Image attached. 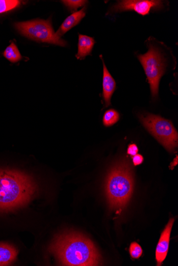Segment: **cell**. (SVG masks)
<instances>
[{
	"instance_id": "6da1fadb",
	"label": "cell",
	"mask_w": 178,
	"mask_h": 266,
	"mask_svg": "<svg viewBox=\"0 0 178 266\" xmlns=\"http://www.w3.org/2000/svg\"><path fill=\"white\" fill-rule=\"evenodd\" d=\"M63 266H98L101 257L90 239L76 233H65L55 239L50 248Z\"/></svg>"
},
{
	"instance_id": "7a4b0ae2",
	"label": "cell",
	"mask_w": 178,
	"mask_h": 266,
	"mask_svg": "<svg viewBox=\"0 0 178 266\" xmlns=\"http://www.w3.org/2000/svg\"><path fill=\"white\" fill-rule=\"evenodd\" d=\"M36 191V184L29 176L18 171L0 170V211L22 207Z\"/></svg>"
},
{
	"instance_id": "3957f363",
	"label": "cell",
	"mask_w": 178,
	"mask_h": 266,
	"mask_svg": "<svg viewBox=\"0 0 178 266\" xmlns=\"http://www.w3.org/2000/svg\"><path fill=\"white\" fill-rule=\"evenodd\" d=\"M134 188L133 171L129 163L123 161L115 164L109 172L105 184L110 208L120 212L129 202Z\"/></svg>"
},
{
	"instance_id": "277c9868",
	"label": "cell",
	"mask_w": 178,
	"mask_h": 266,
	"mask_svg": "<svg viewBox=\"0 0 178 266\" xmlns=\"http://www.w3.org/2000/svg\"><path fill=\"white\" fill-rule=\"evenodd\" d=\"M141 123L170 152L178 146V135L172 122L161 116L143 113L138 115Z\"/></svg>"
},
{
	"instance_id": "5b68a950",
	"label": "cell",
	"mask_w": 178,
	"mask_h": 266,
	"mask_svg": "<svg viewBox=\"0 0 178 266\" xmlns=\"http://www.w3.org/2000/svg\"><path fill=\"white\" fill-rule=\"evenodd\" d=\"M148 46V52L137 58L143 66L150 85L151 97L155 100L159 95L160 82L166 71V60L159 48L151 44Z\"/></svg>"
},
{
	"instance_id": "8992f818",
	"label": "cell",
	"mask_w": 178,
	"mask_h": 266,
	"mask_svg": "<svg viewBox=\"0 0 178 266\" xmlns=\"http://www.w3.org/2000/svg\"><path fill=\"white\" fill-rule=\"evenodd\" d=\"M15 28L21 34L35 41L65 46L67 43L58 37L52 28L50 20L16 23Z\"/></svg>"
},
{
	"instance_id": "52a82bcc",
	"label": "cell",
	"mask_w": 178,
	"mask_h": 266,
	"mask_svg": "<svg viewBox=\"0 0 178 266\" xmlns=\"http://www.w3.org/2000/svg\"><path fill=\"white\" fill-rule=\"evenodd\" d=\"M164 2L158 0H124L118 2L111 8L114 12L134 11L142 16L149 14L151 11L162 9Z\"/></svg>"
},
{
	"instance_id": "ba28073f",
	"label": "cell",
	"mask_w": 178,
	"mask_h": 266,
	"mask_svg": "<svg viewBox=\"0 0 178 266\" xmlns=\"http://www.w3.org/2000/svg\"><path fill=\"white\" fill-rule=\"evenodd\" d=\"M174 222V218L170 219L166 228H165L162 233L156 250V259L157 266H161L167 256L171 232V230H172Z\"/></svg>"
},
{
	"instance_id": "9c48e42d",
	"label": "cell",
	"mask_w": 178,
	"mask_h": 266,
	"mask_svg": "<svg viewBox=\"0 0 178 266\" xmlns=\"http://www.w3.org/2000/svg\"><path fill=\"white\" fill-rule=\"evenodd\" d=\"M100 57L103 64V97L105 106L107 108L111 105V98L116 89V82L105 65L102 56Z\"/></svg>"
},
{
	"instance_id": "30bf717a",
	"label": "cell",
	"mask_w": 178,
	"mask_h": 266,
	"mask_svg": "<svg viewBox=\"0 0 178 266\" xmlns=\"http://www.w3.org/2000/svg\"><path fill=\"white\" fill-rule=\"evenodd\" d=\"M85 9L86 8L84 7L80 11L72 13L71 15L66 19L60 28L56 32V35L61 37L66 32L80 23L82 19L85 16Z\"/></svg>"
},
{
	"instance_id": "8fae6325",
	"label": "cell",
	"mask_w": 178,
	"mask_h": 266,
	"mask_svg": "<svg viewBox=\"0 0 178 266\" xmlns=\"http://www.w3.org/2000/svg\"><path fill=\"white\" fill-rule=\"evenodd\" d=\"M17 255L18 251L14 246L0 243V266L11 265L16 260Z\"/></svg>"
},
{
	"instance_id": "7c38bea8",
	"label": "cell",
	"mask_w": 178,
	"mask_h": 266,
	"mask_svg": "<svg viewBox=\"0 0 178 266\" xmlns=\"http://www.w3.org/2000/svg\"><path fill=\"white\" fill-rule=\"evenodd\" d=\"M95 41L94 38L83 35H79L78 52L76 58L78 59H83L91 54L93 49Z\"/></svg>"
},
{
	"instance_id": "4fadbf2b",
	"label": "cell",
	"mask_w": 178,
	"mask_h": 266,
	"mask_svg": "<svg viewBox=\"0 0 178 266\" xmlns=\"http://www.w3.org/2000/svg\"><path fill=\"white\" fill-rule=\"evenodd\" d=\"M3 55L6 59L12 63L17 62L22 59L21 53L14 43H11L8 47L6 48Z\"/></svg>"
},
{
	"instance_id": "5bb4252c",
	"label": "cell",
	"mask_w": 178,
	"mask_h": 266,
	"mask_svg": "<svg viewBox=\"0 0 178 266\" xmlns=\"http://www.w3.org/2000/svg\"><path fill=\"white\" fill-rule=\"evenodd\" d=\"M120 115L116 110L109 109L105 113L103 122L105 127H109L119 121Z\"/></svg>"
},
{
	"instance_id": "9a60e30c",
	"label": "cell",
	"mask_w": 178,
	"mask_h": 266,
	"mask_svg": "<svg viewBox=\"0 0 178 266\" xmlns=\"http://www.w3.org/2000/svg\"><path fill=\"white\" fill-rule=\"evenodd\" d=\"M21 4L17 0H0V13L14 9Z\"/></svg>"
},
{
	"instance_id": "2e32d148",
	"label": "cell",
	"mask_w": 178,
	"mask_h": 266,
	"mask_svg": "<svg viewBox=\"0 0 178 266\" xmlns=\"http://www.w3.org/2000/svg\"><path fill=\"white\" fill-rule=\"evenodd\" d=\"M129 251L131 256L134 259L140 258L142 254V247L137 242H133L131 244Z\"/></svg>"
},
{
	"instance_id": "e0dca14e",
	"label": "cell",
	"mask_w": 178,
	"mask_h": 266,
	"mask_svg": "<svg viewBox=\"0 0 178 266\" xmlns=\"http://www.w3.org/2000/svg\"><path fill=\"white\" fill-rule=\"evenodd\" d=\"M64 4L72 12L77 10L78 8L81 7L86 4V1H63Z\"/></svg>"
},
{
	"instance_id": "ac0fdd59",
	"label": "cell",
	"mask_w": 178,
	"mask_h": 266,
	"mask_svg": "<svg viewBox=\"0 0 178 266\" xmlns=\"http://www.w3.org/2000/svg\"><path fill=\"white\" fill-rule=\"evenodd\" d=\"M138 148L136 144H133L129 146L127 150L128 154L134 156L138 154Z\"/></svg>"
},
{
	"instance_id": "d6986e66",
	"label": "cell",
	"mask_w": 178,
	"mask_h": 266,
	"mask_svg": "<svg viewBox=\"0 0 178 266\" xmlns=\"http://www.w3.org/2000/svg\"><path fill=\"white\" fill-rule=\"evenodd\" d=\"M133 161L134 165L137 166L141 165L143 161V157L140 154H137L133 156Z\"/></svg>"
},
{
	"instance_id": "ffe728a7",
	"label": "cell",
	"mask_w": 178,
	"mask_h": 266,
	"mask_svg": "<svg viewBox=\"0 0 178 266\" xmlns=\"http://www.w3.org/2000/svg\"><path fill=\"white\" fill-rule=\"evenodd\" d=\"M177 164H178V156H177L176 162H175V160H174L173 164H171V169H173V168H174L175 166L177 165Z\"/></svg>"
}]
</instances>
